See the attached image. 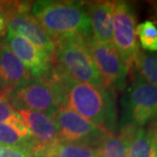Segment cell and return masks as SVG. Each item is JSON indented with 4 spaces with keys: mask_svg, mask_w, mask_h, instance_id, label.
Here are the masks:
<instances>
[{
    "mask_svg": "<svg viewBox=\"0 0 157 157\" xmlns=\"http://www.w3.org/2000/svg\"><path fill=\"white\" fill-rule=\"evenodd\" d=\"M84 7L94 40L102 44L113 42L114 1L84 2Z\"/></svg>",
    "mask_w": 157,
    "mask_h": 157,
    "instance_id": "4fadbf2b",
    "label": "cell"
},
{
    "mask_svg": "<svg viewBox=\"0 0 157 157\" xmlns=\"http://www.w3.org/2000/svg\"><path fill=\"white\" fill-rule=\"evenodd\" d=\"M120 128L119 135L109 133L98 147L99 157H127L129 140L138 128L122 126Z\"/></svg>",
    "mask_w": 157,
    "mask_h": 157,
    "instance_id": "9a60e30c",
    "label": "cell"
},
{
    "mask_svg": "<svg viewBox=\"0 0 157 157\" xmlns=\"http://www.w3.org/2000/svg\"><path fill=\"white\" fill-rule=\"evenodd\" d=\"M32 5L33 2L11 1L8 30L26 39L47 53L53 55L55 43L32 14Z\"/></svg>",
    "mask_w": 157,
    "mask_h": 157,
    "instance_id": "9c48e42d",
    "label": "cell"
},
{
    "mask_svg": "<svg viewBox=\"0 0 157 157\" xmlns=\"http://www.w3.org/2000/svg\"><path fill=\"white\" fill-rule=\"evenodd\" d=\"M52 65L75 80L105 86L104 79L82 37H67L58 40L52 55Z\"/></svg>",
    "mask_w": 157,
    "mask_h": 157,
    "instance_id": "3957f363",
    "label": "cell"
},
{
    "mask_svg": "<svg viewBox=\"0 0 157 157\" xmlns=\"http://www.w3.org/2000/svg\"><path fill=\"white\" fill-rule=\"evenodd\" d=\"M39 157H99V155L97 148L58 142L46 148Z\"/></svg>",
    "mask_w": 157,
    "mask_h": 157,
    "instance_id": "2e32d148",
    "label": "cell"
},
{
    "mask_svg": "<svg viewBox=\"0 0 157 157\" xmlns=\"http://www.w3.org/2000/svg\"><path fill=\"white\" fill-rule=\"evenodd\" d=\"M154 157H157V137L156 140H155V156Z\"/></svg>",
    "mask_w": 157,
    "mask_h": 157,
    "instance_id": "cb8c5ba5",
    "label": "cell"
},
{
    "mask_svg": "<svg viewBox=\"0 0 157 157\" xmlns=\"http://www.w3.org/2000/svg\"><path fill=\"white\" fill-rule=\"evenodd\" d=\"M17 112L27 126L37 145L35 156L39 157L46 148L59 142L57 126L52 117L33 110Z\"/></svg>",
    "mask_w": 157,
    "mask_h": 157,
    "instance_id": "7c38bea8",
    "label": "cell"
},
{
    "mask_svg": "<svg viewBox=\"0 0 157 157\" xmlns=\"http://www.w3.org/2000/svg\"><path fill=\"white\" fill-rule=\"evenodd\" d=\"M85 41L104 79L105 86L113 91H123L127 85L129 67L113 42L99 43L93 36L85 39Z\"/></svg>",
    "mask_w": 157,
    "mask_h": 157,
    "instance_id": "ba28073f",
    "label": "cell"
},
{
    "mask_svg": "<svg viewBox=\"0 0 157 157\" xmlns=\"http://www.w3.org/2000/svg\"><path fill=\"white\" fill-rule=\"evenodd\" d=\"M0 157H36L31 152L19 147L0 144Z\"/></svg>",
    "mask_w": 157,
    "mask_h": 157,
    "instance_id": "7402d4cb",
    "label": "cell"
},
{
    "mask_svg": "<svg viewBox=\"0 0 157 157\" xmlns=\"http://www.w3.org/2000/svg\"><path fill=\"white\" fill-rule=\"evenodd\" d=\"M136 36L144 50L157 52V27L151 20H146L136 25Z\"/></svg>",
    "mask_w": 157,
    "mask_h": 157,
    "instance_id": "ffe728a7",
    "label": "cell"
},
{
    "mask_svg": "<svg viewBox=\"0 0 157 157\" xmlns=\"http://www.w3.org/2000/svg\"><path fill=\"white\" fill-rule=\"evenodd\" d=\"M52 74L65 90L66 107L108 133L115 134L118 122L114 91L106 86H96L75 80L53 65Z\"/></svg>",
    "mask_w": 157,
    "mask_h": 157,
    "instance_id": "6da1fadb",
    "label": "cell"
},
{
    "mask_svg": "<svg viewBox=\"0 0 157 157\" xmlns=\"http://www.w3.org/2000/svg\"><path fill=\"white\" fill-rule=\"evenodd\" d=\"M0 123L9 124L24 135L33 137L20 114L6 99H0Z\"/></svg>",
    "mask_w": 157,
    "mask_h": 157,
    "instance_id": "d6986e66",
    "label": "cell"
},
{
    "mask_svg": "<svg viewBox=\"0 0 157 157\" xmlns=\"http://www.w3.org/2000/svg\"><path fill=\"white\" fill-rule=\"evenodd\" d=\"M136 23L134 5L128 1H114L113 44L128 66L129 70L140 50L136 39Z\"/></svg>",
    "mask_w": 157,
    "mask_h": 157,
    "instance_id": "8992f818",
    "label": "cell"
},
{
    "mask_svg": "<svg viewBox=\"0 0 157 157\" xmlns=\"http://www.w3.org/2000/svg\"><path fill=\"white\" fill-rule=\"evenodd\" d=\"M148 83L157 87V52L139 50L132 67Z\"/></svg>",
    "mask_w": 157,
    "mask_h": 157,
    "instance_id": "e0dca14e",
    "label": "cell"
},
{
    "mask_svg": "<svg viewBox=\"0 0 157 157\" xmlns=\"http://www.w3.org/2000/svg\"><path fill=\"white\" fill-rule=\"evenodd\" d=\"M157 137V119L147 129L138 128L130 138L127 157H154Z\"/></svg>",
    "mask_w": 157,
    "mask_h": 157,
    "instance_id": "5bb4252c",
    "label": "cell"
},
{
    "mask_svg": "<svg viewBox=\"0 0 157 157\" xmlns=\"http://www.w3.org/2000/svg\"><path fill=\"white\" fill-rule=\"evenodd\" d=\"M11 6V1H0V39L6 36L8 31Z\"/></svg>",
    "mask_w": 157,
    "mask_h": 157,
    "instance_id": "44dd1931",
    "label": "cell"
},
{
    "mask_svg": "<svg viewBox=\"0 0 157 157\" xmlns=\"http://www.w3.org/2000/svg\"><path fill=\"white\" fill-rule=\"evenodd\" d=\"M0 144L19 147L31 152L35 155L37 145L33 138L25 136L11 125L0 123Z\"/></svg>",
    "mask_w": 157,
    "mask_h": 157,
    "instance_id": "ac0fdd59",
    "label": "cell"
},
{
    "mask_svg": "<svg viewBox=\"0 0 157 157\" xmlns=\"http://www.w3.org/2000/svg\"><path fill=\"white\" fill-rule=\"evenodd\" d=\"M148 4L151 7L152 13L155 21L157 23V0L156 1H148Z\"/></svg>",
    "mask_w": 157,
    "mask_h": 157,
    "instance_id": "603a6c76",
    "label": "cell"
},
{
    "mask_svg": "<svg viewBox=\"0 0 157 157\" xmlns=\"http://www.w3.org/2000/svg\"><path fill=\"white\" fill-rule=\"evenodd\" d=\"M4 41L31 73L32 78L47 79L52 73V55L11 30Z\"/></svg>",
    "mask_w": 157,
    "mask_h": 157,
    "instance_id": "30bf717a",
    "label": "cell"
},
{
    "mask_svg": "<svg viewBox=\"0 0 157 157\" xmlns=\"http://www.w3.org/2000/svg\"><path fill=\"white\" fill-rule=\"evenodd\" d=\"M16 111L33 110L52 117L60 108L50 84L45 79L32 78L9 93L6 98Z\"/></svg>",
    "mask_w": 157,
    "mask_h": 157,
    "instance_id": "52a82bcc",
    "label": "cell"
},
{
    "mask_svg": "<svg viewBox=\"0 0 157 157\" xmlns=\"http://www.w3.org/2000/svg\"><path fill=\"white\" fill-rule=\"evenodd\" d=\"M32 78L28 70L0 39V99Z\"/></svg>",
    "mask_w": 157,
    "mask_h": 157,
    "instance_id": "8fae6325",
    "label": "cell"
},
{
    "mask_svg": "<svg viewBox=\"0 0 157 157\" xmlns=\"http://www.w3.org/2000/svg\"><path fill=\"white\" fill-rule=\"evenodd\" d=\"M32 14L54 43L67 37H92L84 2L41 0L33 2Z\"/></svg>",
    "mask_w": 157,
    "mask_h": 157,
    "instance_id": "7a4b0ae2",
    "label": "cell"
},
{
    "mask_svg": "<svg viewBox=\"0 0 157 157\" xmlns=\"http://www.w3.org/2000/svg\"><path fill=\"white\" fill-rule=\"evenodd\" d=\"M132 85L121 101L123 113L120 127L142 128L157 119V87L146 81L135 70Z\"/></svg>",
    "mask_w": 157,
    "mask_h": 157,
    "instance_id": "277c9868",
    "label": "cell"
},
{
    "mask_svg": "<svg viewBox=\"0 0 157 157\" xmlns=\"http://www.w3.org/2000/svg\"><path fill=\"white\" fill-rule=\"evenodd\" d=\"M52 119L57 126L59 142L98 149L109 134L67 107L59 108Z\"/></svg>",
    "mask_w": 157,
    "mask_h": 157,
    "instance_id": "5b68a950",
    "label": "cell"
}]
</instances>
